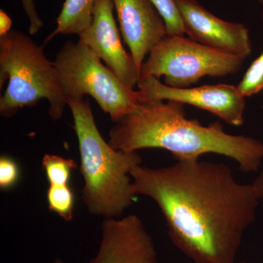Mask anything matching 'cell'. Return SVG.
<instances>
[{"label": "cell", "instance_id": "603a6c76", "mask_svg": "<svg viewBox=\"0 0 263 263\" xmlns=\"http://www.w3.org/2000/svg\"><path fill=\"white\" fill-rule=\"evenodd\" d=\"M262 18L263 19V9H262Z\"/></svg>", "mask_w": 263, "mask_h": 263}, {"label": "cell", "instance_id": "7a4b0ae2", "mask_svg": "<svg viewBox=\"0 0 263 263\" xmlns=\"http://www.w3.org/2000/svg\"><path fill=\"white\" fill-rule=\"evenodd\" d=\"M108 143L127 152L162 148L176 161L216 154L233 159L246 173L258 172L263 160V143L259 140L228 134L218 122L203 126L196 119L190 120L183 104L170 100L137 104L114 123Z\"/></svg>", "mask_w": 263, "mask_h": 263}, {"label": "cell", "instance_id": "6da1fadb", "mask_svg": "<svg viewBox=\"0 0 263 263\" xmlns=\"http://www.w3.org/2000/svg\"><path fill=\"white\" fill-rule=\"evenodd\" d=\"M137 195L150 197L163 214L171 241L194 263H235L260 198L224 163L177 160L131 171Z\"/></svg>", "mask_w": 263, "mask_h": 263}, {"label": "cell", "instance_id": "ac0fdd59", "mask_svg": "<svg viewBox=\"0 0 263 263\" xmlns=\"http://www.w3.org/2000/svg\"><path fill=\"white\" fill-rule=\"evenodd\" d=\"M26 14L29 21V32L30 34H35L39 32L43 26V21L40 18L34 0H21Z\"/></svg>", "mask_w": 263, "mask_h": 263}, {"label": "cell", "instance_id": "e0dca14e", "mask_svg": "<svg viewBox=\"0 0 263 263\" xmlns=\"http://www.w3.org/2000/svg\"><path fill=\"white\" fill-rule=\"evenodd\" d=\"M19 178L18 164L14 160L6 156L0 158V189L9 190L16 184Z\"/></svg>", "mask_w": 263, "mask_h": 263}, {"label": "cell", "instance_id": "7c38bea8", "mask_svg": "<svg viewBox=\"0 0 263 263\" xmlns=\"http://www.w3.org/2000/svg\"><path fill=\"white\" fill-rule=\"evenodd\" d=\"M95 3V0H65L56 20V29L46 38L45 44L59 34L79 35L86 30L92 22Z\"/></svg>", "mask_w": 263, "mask_h": 263}, {"label": "cell", "instance_id": "9c48e42d", "mask_svg": "<svg viewBox=\"0 0 263 263\" xmlns=\"http://www.w3.org/2000/svg\"><path fill=\"white\" fill-rule=\"evenodd\" d=\"M114 10L112 0H95L92 22L78 37L126 86L134 89L139 80V70L131 53L123 46Z\"/></svg>", "mask_w": 263, "mask_h": 263}, {"label": "cell", "instance_id": "ba28073f", "mask_svg": "<svg viewBox=\"0 0 263 263\" xmlns=\"http://www.w3.org/2000/svg\"><path fill=\"white\" fill-rule=\"evenodd\" d=\"M175 3L189 38L235 56L247 59L252 54L250 34L243 24L218 18L197 0H175Z\"/></svg>", "mask_w": 263, "mask_h": 263}, {"label": "cell", "instance_id": "2e32d148", "mask_svg": "<svg viewBox=\"0 0 263 263\" xmlns=\"http://www.w3.org/2000/svg\"><path fill=\"white\" fill-rule=\"evenodd\" d=\"M240 94L251 97L263 89V51L249 67L242 80L237 86Z\"/></svg>", "mask_w": 263, "mask_h": 263}, {"label": "cell", "instance_id": "44dd1931", "mask_svg": "<svg viewBox=\"0 0 263 263\" xmlns=\"http://www.w3.org/2000/svg\"><path fill=\"white\" fill-rule=\"evenodd\" d=\"M54 263H65V262H64L63 261H62L61 259L57 258L56 259H55Z\"/></svg>", "mask_w": 263, "mask_h": 263}, {"label": "cell", "instance_id": "7402d4cb", "mask_svg": "<svg viewBox=\"0 0 263 263\" xmlns=\"http://www.w3.org/2000/svg\"><path fill=\"white\" fill-rule=\"evenodd\" d=\"M256 1L258 2L259 3L263 5V0H256Z\"/></svg>", "mask_w": 263, "mask_h": 263}, {"label": "cell", "instance_id": "5bb4252c", "mask_svg": "<svg viewBox=\"0 0 263 263\" xmlns=\"http://www.w3.org/2000/svg\"><path fill=\"white\" fill-rule=\"evenodd\" d=\"M42 167L49 185L61 186L69 184L72 171L77 168L78 165L72 159L46 155L43 158Z\"/></svg>", "mask_w": 263, "mask_h": 263}, {"label": "cell", "instance_id": "5b68a950", "mask_svg": "<svg viewBox=\"0 0 263 263\" xmlns=\"http://www.w3.org/2000/svg\"><path fill=\"white\" fill-rule=\"evenodd\" d=\"M100 57L80 41L66 42L53 62L67 100L92 97L114 123L139 103L138 91L126 86Z\"/></svg>", "mask_w": 263, "mask_h": 263}, {"label": "cell", "instance_id": "30bf717a", "mask_svg": "<svg viewBox=\"0 0 263 263\" xmlns=\"http://www.w3.org/2000/svg\"><path fill=\"white\" fill-rule=\"evenodd\" d=\"M98 254L89 263H159L153 240L138 216L105 219Z\"/></svg>", "mask_w": 263, "mask_h": 263}, {"label": "cell", "instance_id": "8fae6325", "mask_svg": "<svg viewBox=\"0 0 263 263\" xmlns=\"http://www.w3.org/2000/svg\"><path fill=\"white\" fill-rule=\"evenodd\" d=\"M124 42L138 70L147 55L167 34L162 15L150 0H112Z\"/></svg>", "mask_w": 263, "mask_h": 263}, {"label": "cell", "instance_id": "ffe728a7", "mask_svg": "<svg viewBox=\"0 0 263 263\" xmlns=\"http://www.w3.org/2000/svg\"><path fill=\"white\" fill-rule=\"evenodd\" d=\"M252 184L257 190V193L258 194L260 200H263V160L262 165H261L260 170H259V174L257 179L254 180Z\"/></svg>", "mask_w": 263, "mask_h": 263}, {"label": "cell", "instance_id": "4fadbf2b", "mask_svg": "<svg viewBox=\"0 0 263 263\" xmlns=\"http://www.w3.org/2000/svg\"><path fill=\"white\" fill-rule=\"evenodd\" d=\"M48 209L66 221H72L75 208V195L70 185H49L47 190Z\"/></svg>", "mask_w": 263, "mask_h": 263}, {"label": "cell", "instance_id": "8992f818", "mask_svg": "<svg viewBox=\"0 0 263 263\" xmlns=\"http://www.w3.org/2000/svg\"><path fill=\"white\" fill-rule=\"evenodd\" d=\"M247 59L208 47L184 36H166L142 65L139 79L164 76V84L188 88L202 78L226 77L239 72Z\"/></svg>", "mask_w": 263, "mask_h": 263}, {"label": "cell", "instance_id": "277c9868", "mask_svg": "<svg viewBox=\"0 0 263 263\" xmlns=\"http://www.w3.org/2000/svg\"><path fill=\"white\" fill-rule=\"evenodd\" d=\"M7 81L0 98L2 117H13L19 109L34 106L41 100L48 102L53 120L63 115L67 100L54 62L48 60L43 46L14 29L0 36V89Z\"/></svg>", "mask_w": 263, "mask_h": 263}, {"label": "cell", "instance_id": "3957f363", "mask_svg": "<svg viewBox=\"0 0 263 263\" xmlns=\"http://www.w3.org/2000/svg\"><path fill=\"white\" fill-rule=\"evenodd\" d=\"M79 142L82 200L88 212L105 219L122 217L137 195L130 173L142 163L138 152L117 150L105 141L95 122L89 100L68 99Z\"/></svg>", "mask_w": 263, "mask_h": 263}, {"label": "cell", "instance_id": "52a82bcc", "mask_svg": "<svg viewBox=\"0 0 263 263\" xmlns=\"http://www.w3.org/2000/svg\"><path fill=\"white\" fill-rule=\"evenodd\" d=\"M140 103L175 101L206 110L230 125L245 123L246 98L237 86L205 85L195 88H173L155 77L142 78L138 82Z\"/></svg>", "mask_w": 263, "mask_h": 263}, {"label": "cell", "instance_id": "9a60e30c", "mask_svg": "<svg viewBox=\"0 0 263 263\" xmlns=\"http://www.w3.org/2000/svg\"><path fill=\"white\" fill-rule=\"evenodd\" d=\"M162 15L167 36H184V29L175 0H150Z\"/></svg>", "mask_w": 263, "mask_h": 263}, {"label": "cell", "instance_id": "d6986e66", "mask_svg": "<svg viewBox=\"0 0 263 263\" xmlns=\"http://www.w3.org/2000/svg\"><path fill=\"white\" fill-rule=\"evenodd\" d=\"M12 20L4 10H0V36L4 35L11 30Z\"/></svg>", "mask_w": 263, "mask_h": 263}]
</instances>
